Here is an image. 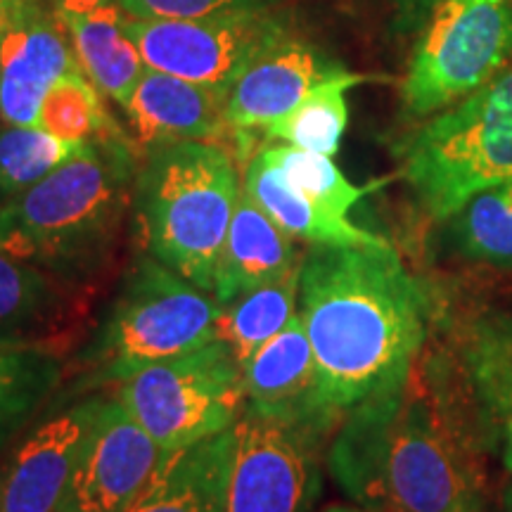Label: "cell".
Here are the masks:
<instances>
[{
  "mask_svg": "<svg viewBox=\"0 0 512 512\" xmlns=\"http://www.w3.org/2000/svg\"><path fill=\"white\" fill-rule=\"evenodd\" d=\"M465 366L489 413L512 418V318L479 320L465 344Z\"/></svg>",
  "mask_w": 512,
  "mask_h": 512,
  "instance_id": "484cf974",
  "label": "cell"
},
{
  "mask_svg": "<svg viewBox=\"0 0 512 512\" xmlns=\"http://www.w3.org/2000/svg\"><path fill=\"white\" fill-rule=\"evenodd\" d=\"M60 380L57 351L0 344V448L24 430Z\"/></svg>",
  "mask_w": 512,
  "mask_h": 512,
  "instance_id": "cb8c5ba5",
  "label": "cell"
},
{
  "mask_svg": "<svg viewBox=\"0 0 512 512\" xmlns=\"http://www.w3.org/2000/svg\"><path fill=\"white\" fill-rule=\"evenodd\" d=\"M299 275H302V264L285 273L283 278L242 292L233 302L219 304L216 339H221L233 351L240 366H245L247 358L261 344L278 335L297 313Z\"/></svg>",
  "mask_w": 512,
  "mask_h": 512,
  "instance_id": "7402d4cb",
  "label": "cell"
},
{
  "mask_svg": "<svg viewBox=\"0 0 512 512\" xmlns=\"http://www.w3.org/2000/svg\"><path fill=\"white\" fill-rule=\"evenodd\" d=\"M261 155L266 162L280 171V176L292 185L294 190L302 192L318 207L332 211L337 216H349L368 192H373L387 181H377L368 185H354L347 176L339 171L332 157L318 155V152L302 150L287 143H268L261 147Z\"/></svg>",
  "mask_w": 512,
  "mask_h": 512,
  "instance_id": "d4e9b609",
  "label": "cell"
},
{
  "mask_svg": "<svg viewBox=\"0 0 512 512\" xmlns=\"http://www.w3.org/2000/svg\"><path fill=\"white\" fill-rule=\"evenodd\" d=\"M235 427L166 456L131 512H226Z\"/></svg>",
  "mask_w": 512,
  "mask_h": 512,
  "instance_id": "d6986e66",
  "label": "cell"
},
{
  "mask_svg": "<svg viewBox=\"0 0 512 512\" xmlns=\"http://www.w3.org/2000/svg\"><path fill=\"white\" fill-rule=\"evenodd\" d=\"M401 176L432 219L512 181V67L403 140Z\"/></svg>",
  "mask_w": 512,
  "mask_h": 512,
  "instance_id": "5b68a950",
  "label": "cell"
},
{
  "mask_svg": "<svg viewBox=\"0 0 512 512\" xmlns=\"http://www.w3.org/2000/svg\"><path fill=\"white\" fill-rule=\"evenodd\" d=\"M19 3H22V0H0V10H10V8H17Z\"/></svg>",
  "mask_w": 512,
  "mask_h": 512,
  "instance_id": "d590c367",
  "label": "cell"
},
{
  "mask_svg": "<svg viewBox=\"0 0 512 512\" xmlns=\"http://www.w3.org/2000/svg\"><path fill=\"white\" fill-rule=\"evenodd\" d=\"M505 512H512V501H508V508H505Z\"/></svg>",
  "mask_w": 512,
  "mask_h": 512,
  "instance_id": "8d00e7d4",
  "label": "cell"
},
{
  "mask_svg": "<svg viewBox=\"0 0 512 512\" xmlns=\"http://www.w3.org/2000/svg\"><path fill=\"white\" fill-rule=\"evenodd\" d=\"M36 126L67 143H88L117 124L102 105V93L83 69H76L50 88L38 110Z\"/></svg>",
  "mask_w": 512,
  "mask_h": 512,
  "instance_id": "83f0119b",
  "label": "cell"
},
{
  "mask_svg": "<svg viewBox=\"0 0 512 512\" xmlns=\"http://www.w3.org/2000/svg\"><path fill=\"white\" fill-rule=\"evenodd\" d=\"M242 387L249 413L309 422L323 430L332 425L320 406L316 358L299 311L278 335L247 358L242 366Z\"/></svg>",
  "mask_w": 512,
  "mask_h": 512,
  "instance_id": "9a60e30c",
  "label": "cell"
},
{
  "mask_svg": "<svg viewBox=\"0 0 512 512\" xmlns=\"http://www.w3.org/2000/svg\"><path fill=\"white\" fill-rule=\"evenodd\" d=\"M83 143H67L38 126L0 128V209L67 162Z\"/></svg>",
  "mask_w": 512,
  "mask_h": 512,
  "instance_id": "4316f807",
  "label": "cell"
},
{
  "mask_svg": "<svg viewBox=\"0 0 512 512\" xmlns=\"http://www.w3.org/2000/svg\"><path fill=\"white\" fill-rule=\"evenodd\" d=\"M240 192L238 164L223 145L185 140L152 147L133 188L143 249L211 292Z\"/></svg>",
  "mask_w": 512,
  "mask_h": 512,
  "instance_id": "277c9868",
  "label": "cell"
},
{
  "mask_svg": "<svg viewBox=\"0 0 512 512\" xmlns=\"http://www.w3.org/2000/svg\"><path fill=\"white\" fill-rule=\"evenodd\" d=\"M105 399L64 408L24 437L0 467V512H57Z\"/></svg>",
  "mask_w": 512,
  "mask_h": 512,
  "instance_id": "4fadbf2b",
  "label": "cell"
},
{
  "mask_svg": "<svg viewBox=\"0 0 512 512\" xmlns=\"http://www.w3.org/2000/svg\"><path fill=\"white\" fill-rule=\"evenodd\" d=\"M460 216V242L475 259L489 264H512V200L505 185L472 197Z\"/></svg>",
  "mask_w": 512,
  "mask_h": 512,
  "instance_id": "f1b7e54d",
  "label": "cell"
},
{
  "mask_svg": "<svg viewBox=\"0 0 512 512\" xmlns=\"http://www.w3.org/2000/svg\"><path fill=\"white\" fill-rule=\"evenodd\" d=\"M332 446V475L370 512H486L482 475L434 394L406 387L351 411Z\"/></svg>",
  "mask_w": 512,
  "mask_h": 512,
  "instance_id": "7a4b0ae2",
  "label": "cell"
},
{
  "mask_svg": "<svg viewBox=\"0 0 512 512\" xmlns=\"http://www.w3.org/2000/svg\"><path fill=\"white\" fill-rule=\"evenodd\" d=\"M121 10L136 19H204L240 10L275 8L278 0H119Z\"/></svg>",
  "mask_w": 512,
  "mask_h": 512,
  "instance_id": "f546056e",
  "label": "cell"
},
{
  "mask_svg": "<svg viewBox=\"0 0 512 512\" xmlns=\"http://www.w3.org/2000/svg\"><path fill=\"white\" fill-rule=\"evenodd\" d=\"M72 285L0 249V344L50 349L76 316Z\"/></svg>",
  "mask_w": 512,
  "mask_h": 512,
  "instance_id": "e0dca14e",
  "label": "cell"
},
{
  "mask_svg": "<svg viewBox=\"0 0 512 512\" xmlns=\"http://www.w3.org/2000/svg\"><path fill=\"white\" fill-rule=\"evenodd\" d=\"M503 430H505V446H503V463L508 470L512 472V418H508L503 422Z\"/></svg>",
  "mask_w": 512,
  "mask_h": 512,
  "instance_id": "d6a6232c",
  "label": "cell"
},
{
  "mask_svg": "<svg viewBox=\"0 0 512 512\" xmlns=\"http://www.w3.org/2000/svg\"><path fill=\"white\" fill-rule=\"evenodd\" d=\"M441 0H389L392 5V17H394V29L399 34H415L422 31L427 24V19L432 17V12Z\"/></svg>",
  "mask_w": 512,
  "mask_h": 512,
  "instance_id": "4dcf8cb0",
  "label": "cell"
},
{
  "mask_svg": "<svg viewBox=\"0 0 512 512\" xmlns=\"http://www.w3.org/2000/svg\"><path fill=\"white\" fill-rule=\"evenodd\" d=\"M76 69L81 62L57 10L43 0H24L0 43V121L36 126L50 88Z\"/></svg>",
  "mask_w": 512,
  "mask_h": 512,
  "instance_id": "7c38bea8",
  "label": "cell"
},
{
  "mask_svg": "<svg viewBox=\"0 0 512 512\" xmlns=\"http://www.w3.org/2000/svg\"><path fill=\"white\" fill-rule=\"evenodd\" d=\"M510 62L512 0H441L403 76V114L434 117L494 81Z\"/></svg>",
  "mask_w": 512,
  "mask_h": 512,
  "instance_id": "52a82bcc",
  "label": "cell"
},
{
  "mask_svg": "<svg viewBox=\"0 0 512 512\" xmlns=\"http://www.w3.org/2000/svg\"><path fill=\"white\" fill-rule=\"evenodd\" d=\"M219 302L150 254L126 275L93 349L102 380H126L147 366L216 339Z\"/></svg>",
  "mask_w": 512,
  "mask_h": 512,
  "instance_id": "8992f818",
  "label": "cell"
},
{
  "mask_svg": "<svg viewBox=\"0 0 512 512\" xmlns=\"http://www.w3.org/2000/svg\"><path fill=\"white\" fill-rule=\"evenodd\" d=\"M323 512H370V510L354 508V505H328Z\"/></svg>",
  "mask_w": 512,
  "mask_h": 512,
  "instance_id": "e575fe53",
  "label": "cell"
},
{
  "mask_svg": "<svg viewBox=\"0 0 512 512\" xmlns=\"http://www.w3.org/2000/svg\"><path fill=\"white\" fill-rule=\"evenodd\" d=\"M323 432L309 422L242 413L226 512H311L320 494Z\"/></svg>",
  "mask_w": 512,
  "mask_h": 512,
  "instance_id": "30bf717a",
  "label": "cell"
},
{
  "mask_svg": "<svg viewBox=\"0 0 512 512\" xmlns=\"http://www.w3.org/2000/svg\"><path fill=\"white\" fill-rule=\"evenodd\" d=\"M299 316L325 415L406 387L427 337V299L389 242L313 245L302 259Z\"/></svg>",
  "mask_w": 512,
  "mask_h": 512,
  "instance_id": "6da1fadb",
  "label": "cell"
},
{
  "mask_svg": "<svg viewBox=\"0 0 512 512\" xmlns=\"http://www.w3.org/2000/svg\"><path fill=\"white\" fill-rule=\"evenodd\" d=\"M302 256L292 245V235L285 233L242 188L211 294L219 304L233 302L242 292L283 278L302 264Z\"/></svg>",
  "mask_w": 512,
  "mask_h": 512,
  "instance_id": "ac0fdd59",
  "label": "cell"
},
{
  "mask_svg": "<svg viewBox=\"0 0 512 512\" xmlns=\"http://www.w3.org/2000/svg\"><path fill=\"white\" fill-rule=\"evenodd\" d=\"M136 178V145L114 126L0 209V249L86 290L112 264Z\"/></svg>",
  "mask_w": 512,
  "mask_h": 512,
  "instance_id": "3957f363",
  "label": "cell"
},
{
  "mask_svg": "<svg viewBox=\"0 0 512 512\" xmlns=\"http://www.w3.org/2000/svg\"><path fill=\"white\" fill-rule=\"evenodd\" d=\"M166 456L117 396L105 399L57 512H131Z\"/></svg>",
  "mask_w": 512,
  "mask_h": 512,
  "instance_id": "8fae6325",
  "label": "cell"
},
{
  "mask_svg": "<svg viewBox=\"0 0 512 512\" xmlns=\"http://www.w3.org/2000/svg\"><path fill=\"white\" fill-rule=\"evenodd\" d=\"M57 15L67 24L83 72L124 110L147 69L126 31V12L119 3H107L91 12L57 10Z\"/></svg>",
  "mask_w": 512,
  "mask_h": 512,
  "instance_id": "ffe728a7",
  "label": "cell"
},
{
  "mask_svg": "<svg viewBox=\"0 0 512 512\" xmlns=\"http://www.w3.org/2000/svg\"><path fill=\"white\" fill-rule=\"evenodd\" d=\"M226 100V95L211 88L145 69L124 112L138 147L147 152L185 140L216 143L223 136L233 138L226 121Z\"/></svg>",
  "mask_w": 512,
  "mask_h": 512,
  "instance_id": "2e32d148",
  "label": "cell"
},
{
  "mask_svg": "<svg viewBox=\"0 0 512 512\" xmlns=\"http://www.w3.org/2000/svg\"><path fill=\"white\" fill-rule=\"evenodd\" d=\"M126 31L147 69L226 95L256 57L290 34L275 8L240 10L204 19H136Z\"/></svg>",
  "mask_w": 512,
  "mask_h": 512,
  "instance_id": "9c48e42d",
  "label": "cell"
},
{
  "mask_svg": "<svg viewBox=\"0 0 512 512\" xmlns=\"http://www.w3.org/2000/svg\"><path fill=\"white\" fill-rule=\"evenodd\" d=\"M107 3H119V0H53L55 8L64 12H91Z\"/></svg>",
  "mask_w": 512,
  "mask_h": 512,
  "instance_id": "1f68e13d",
  "label": "cell"
},
{
  "mask_svg": "<svg viewBox=\"0 0 512 512\" xmlns=\"http://www.w3.org/2000/svg\"><path fill=\"white\" fill-rule=\"evenodd\" d=\"M342 69L309 41L287 34L256 57L230 88L226 100L230 133L264 131L290 114L320 81Z\"/></svg>",
  "mask_w": 512,
  "mask_h": 512,
  "instance_id": "5bb4252c",
  "label": "cell"
},
{
  "mask_svg": "<svg viewBox=\"0 0 512 512\" xmlns=\"http://www.w3.org/2000/svg\"><path fill=\"white\" fill-rule=\"evenodd\" d=\"M24 3V0H22ZM19 3V5H22ZM17 5V8H19ZM17 8H10V10H0V43H3V36H5V31L10 29V24H12V19H15V12H17Z\"/></svg>",
  "mask_w": 512,
  "mask_h": 512,
  "instance_id": "836d02e7",
  "label": "cell"
},
{
  "mask_svg": "<svg viewBox=\"0 0 512 512\" xmlns=\"http://www.w3.org/2000/svg\"><path fill=\"white\" fill-rule=\"evenodd\" d=\"M114 396L164 453L230 430L245 413L242 366L221 339L128 375Z\"/></svg>",
  "mask_w": 512,
  "mask_h": 512,
  "instance_id": "ba28073f",
  "label": "cell"
},
{
  "mask_svg": "<svg viewBox=\"0 0 512 512\" xmlns=\"http://www.w3.org/2000/svg\"><path fill=\"white\" fill-rule=\"evenodd\" d=\"M366 81H375V76L347 69L328 76L290 114L264 128L266 140H283L302 150L335 157L349 124L347 93Z\"/></svg>",
  "mask_w": 512,
  "mask_h": 512,
  "instance_id": "603a6c76",
  "label": "cell"
},
{
  "mask_svg": "<svg viewBox=\"0 0 512 512\" xmlns=\"http://www.w3.org/2000/svg\"><path fill=\"white\" fill-rule=\"evenodd\" d=\"M245 190L252 200L266 211L292 238L306 240L311 245H380L387 242L382 235L358 228L347 216L318 207L302 192H297L280 176V171L266 162L261 150H256L245 169Z\"/></svg>",
  "mask_w": 512,
  "mask_h": 512,
  "instance_id": "44dd1931",
  "label": "cell"
}]
</instances>
